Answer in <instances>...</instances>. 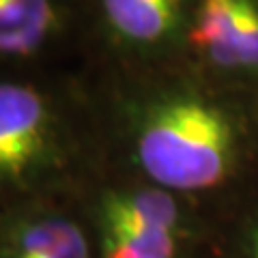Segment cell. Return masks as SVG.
<instances>
[{"label": "cell", "mask_w": 258, "mask_h": 258, "mask_svg": "<svg viewBox=\"0 0 258 258\" xmlns=\"http://www.w3.org/2000/svg\"><path fill=\"white\" fill-rule=\"evenodd\" d=\"M86 0H0V69H82Z\"/></svg>", "instance_id": "5"}, {"label": "cell", "mask_w": 258, "mask_h": 258, "mask_svg": "<svg viewBox=\"0 0 258 258\" xmlns=\"http://www.w3.org/2000/svg\"><path fill=\"white\" fill-rule=\"evenodd\" d=\"M103 168L82 69H0V213L78 198Z\"/></svg>", "instance_id": "2"}, {"label": "cell", "mask_w": 258, "mask_h": 258, "mask_svg": "<svg viewBox=\"0 0 258 258\" xmlns=\"http://www.w3.org/2000/svg\"><path fill=\"white\" fill-rule=\"evenodd\" d=\"M103 168L205 207L215 217L258 179V97L185 60L84 64Z\"/></svg>", "instance_id": "1"}, {"label": "cell", "mask_w": 258, "mask_h": 258, "mask_svg": "<svg viewBox=\"0 0 258 258\" xmlns=\"http://www.w3.org/2000/svg\"><path fill=\"white\" fill-rule=\"evenodd\" d=\"M97 258H205L215 215L157 185L101 168L78 196Z\"/></svg>", "instance_id": "3"}, {"label": "cell", "mask_w": 258, "mask_h": 258, "mask_svg": "<svg viewBox=\"0 0 258 258\" xmlns=\"http://www.w3.org/2000/svg\"><path fill=\"white\" fill-rule=\"evenodd\" d=\"M0 258H97L78 198H56L0 213Z\"/></svg>", "instance_id": "7"}, {"label": "cell", "mask_w": 258, "mask_h": 258, "mask_svg": "<svg viewBox=\"0 0 258 258\" xmlns=\"http://www.w3.org/2000/svg\"><path fill=\"white\" fill-rule=\"evenodd\" d=\"M217 258H258V179L215 217Z\"/></svg>", "instance_id": "8"}, {"label": "cell", "mask_w": 258, "mask_h": 258, "mask_svg": "<svg viewBox=\"0 0 258 258\" xmlns=\"http://www.w3.org/2000/svg\"><path fill=\"white\" fill-rule=\"evenodd\" d=\"M183 60L217 84L258 97V0H194Z\"/></svg>", "instance_id": "6"}, {"label": "cell", "mask_w": 258, "mask_h": 258, "mask_svg": "<svg viewBox=\"0 0 258 258\" xmlns=\"http://www.w3.org/2000/svg\"><path fill=\"white\" fill-rule=\"evenodd\" d=\"M205 258H217V254H215V249H213V252H211V254H207Z\"/></svg>", "instance_id": "9"}, {"label": "cell", "mask_w": 258, "mask_h": 258, "mask_svg": "<svg viewBox=\"0 0 258 258\" xmlns=\"http://www.w3.org/2000/svg\"><path fill=\"white\" fill-rule=\"evenodd\" d=\"M194 0H86V64L183 60Z\"/></svg>", "instance_id": "4"}]
</instances>
